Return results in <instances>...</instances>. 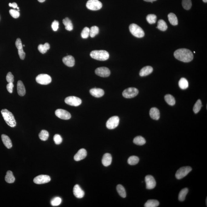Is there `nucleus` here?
Wrapping results in <instances>:
<instances>
[{
	"label": "nucleus",
	"instance_id": "1",
	"mask_svg": "<svg viewBox=\"0 0 207 207\" xmlns=\"http://www.w3.org/2000/svg\"><path fill=\"white\" fill-rule=\"evenodd\" d=\"M174 55L177 59L185 63L189 62L193 59V54L192 52L186 48L176 50L175 52Z\"/></svg>",
	"mask_w": 207,
	"mask_h": 207
},
{
	"label": "nucleus",
	"instance_id": "2",
	"mask_svg": "<svg viewBox=\"0 0 207 207\" xmlns=\"http://www.w3.org/2000/svg\"><path fill=\"white\" fill-rule=\"evenodd\" d=\"M1 113L7 124L12 127H15L16 125V122L13 114L7 109H2Z\"/></svg>",
	"mask_w": 207,
	"mask_h": 207
},
{
	"label": "nucleus",
	"instance_id": "3",
	"mask_svg": "<svg viewBox=\"0 0 207 207\" xmlns=\"http://www.w3.org/2000/svg\"><path fill=\"white\" fill-rule=\"evenodd\" d=\"M92 58L99 61H106L109 57V53L105 50H94L90 53Z\"/></svg>",
	"mask_w": 207,
	"mask_h": 207
},
{
	"label": "nucleus",
	"instance_id": "4",
	"mask_svg": "<svg viewBox=\"0 0 207 207\" xmlns=\"http://www.w3.org/2000/svg\"><path fill=\"white\" fill-rule=\"evenodd\" d=\"M129 31L134 36L137 38H142L144 36L145 33L143 29L136 24H132L129 26Z\"/></svg>",
	"mask_w": 207,
	"mask_h": 207
},
{
	"label": "nucleus",
	"instance_id": "5",
	"mask_svg": "<svg viewBox=\"0 0 207 207\" xmlns=\"http://www.w3.org/2000/svg\"><path fill=\"white\" fill-rule=\"evenodd\" d=\"M88 9L92 11H97L100 10L103 6V4L98 0H89L86 4Z\"/></svg>",
	"mask_w": 207,
	"mask_h": 207
},
{
	"label": "nucleus",
	"instance_id": "6",
	"mask_svg": "<svg viewBox=\"0 0 207 207\" xmlns=\"http://www.w3.org/2000/svg\"><path fill=\"white\" fill-rule=\"evenodd\" d=\"M192 169V168L189 166L182 167L177 171L175 176L177 179H182L186 176Z\"/></svg>",
	"mask_w": 207,
	"mask_h": 207
},
{
	"label": "nucleus",
	"instance_id": "7",
	"mask_svg": "<svg viewBox=\"0 0 207 207\" xmlns=\"http://www.w3.org/2000/svg\"><path fill=\"white\" fill-rule=\"evenodd\" d=\"M36 80L40 84L47 85L51 83V78L48 74H40L37 76Z\"/></svg>",
	"mask_w": 207,
	"mask_h": 207
},
{
	"label": "nucleus",
	"instance_id": "8",
	"mask_svg": "<svg viewBox=\"0 0 207 207\" xmlns=\"http://www.w3.org/2000/svg\"><path fill=\"white\" fill-rule=\"evenodd\" d=\"M139 93V90L135 87H129L123 90V95L126 98H131L136 97Z\"/></svg>",
	"mask_w": 207,
	"mask_h": 207
},
{
	"label": "nucleus",
	"instance_id": "9",
	"mask_svg": "<svg viewBox=\"0 0 207 207\" xmlns=\"http://www.w3.org/2000/svg\"><path fill=\"white\" fill-rule=\"evenodd\" d=\"M119 118L117 116H114L109 118L106 123V127L109 129L116 128L118 126Z\"/></svg>",
	"mask_w": 207,
	"mask_h": 207
},
{
	"label": "nucleus",
	"instance_id": "10",
	"mask_svg": "<svg viewBox=\"0 0 207 207\" xmlns=\"http://www.w3.org/2000/svg\"><path fill=\"white\" fill-rule=\"evenodd\" d=\"M65 103L69 105L74 106H80L82 103V100L79 97L75 96H69L64 100Z\"/></svg>",
	"mask_w": 207,
	"mask_h": 207
},
{
	"label": "nucleus",
	"instance_id": "11",
	"mask_svg": "<svg viewBox=\"0 0 207 207\" xmlns=\"http://www.w3.org/2000/svg\"><path fill=\"white\" fill-rule=\"evenodd\" d=\"M55 113L57 117L63 120H68L71 118V115L70 113L64 109H57Z\"/></svg>",
	"mask_w": 207,
	"mask_h": 207
},
{
	"label": "nucleus",
	"instance_id": "12",
	"mask_svg": "<svg viewBox=\"0 0 207 207\" xmlns=\"http://www.w3.org/2000/svg\"><path fill=\"white\" fill-rule=\"evenodd\" d=\"M51 180L50 176L47 175H40L36 177L34 179V183L37 184H43L47 183Z\"/></svg>",
	"mask_w": 207,
	"mask_h": 207
},
{
	"label": "nucleus",
	"instance_id": "13",
	"mask_svg": "<svg viewBox=\"0 0 207 207\" xmlns=\"http://www.w3.org/2000/svg\"><path fill=\"white\" fill-rule=\"evenodd\" d=\"M146 188L148 189H152L155 188L156 185V181L152 175H148L145 178Z\"/></svg>",
	"mask_w": 207,
	"mask_h": 207
},
{
	"label": "nucleus",
	"instance_id": "14",
	"mask_svg": "<svg viewBox=\"0 0 207 207\" xmlns=\"http://www.w3.org/2000/svg\"><path fill=\"white\" fill-rule=\"evenodd\" d=\"M95 72L97 75L102 77H107L110 76V71L107 67H101L96 69Z\"/></svg>",
	"mask_w": 207,
	"mask_h": 207
},
{
	"label": "nucleus",
	"instance_id": "15",
	"mask_svg": "<svg viewBox=\"0 0 207 207\" xmlns=\"http://www.w3.org/2000/svg\"><path fill=\"white\" fill-rule=\"evenodd\" d=\"M74 196L77 198H82L84 196V192L78 185H75L73 189Z\"/></svg>",
	"mask_w": 207,
	"mask_h": 207
},
{
	"label": "nucleus",
	"instance_id": "16",
	"mask_svg": "<svg viewBox=\"0 0 207 207\" xmlns=\"http://www.w3.org/2000/svg\"><path fill=\"white\" fill-rule=\"evenodd\" d=\"M87 152L85 149H82L78 150L74 156V159L76 161H79L84 159L87 156Z\"/></svg>",
	"mask_w": 207,
	"mask_h": 207
},
{
	"label": "nucleus",
	"instance_id": "17",
	"mask_svg": "<svg viewBox=\"0 0 207 207\" xmlns=\"http://www.w3.org/2000/svg\"><path fill=\"white\" fill-rule=\"evenodd\" d=\"M63 62L66 66L68 67H73L75 64L74 57L71 55H68L63 58Z\"/></svg>",
	"mask_w": 207,
	"mask_h": 207
},
{
	"label": "nucleus",
	"instance_id": "18",
	"mask_svg": "<svg viewBox=\"0 0 207 207\" xmlns=\"http://www.w3.org/2000/svg\"><path fill=\"white\" fill-rule=\"evenodd\" d=\"M112 157L110 153H106L103 155L102 162L104 166H108L112 163Z\"/></svg>",
	"mask_w": 207,
	"mask_h": 207
},
{
	"label": "nucleus",
	"instance_id": "19",
	"mask_svg": "<svg viewBox=\"0 0 207 207\" xmlns=\"http://www.w3.org/2000/svg\"><path fill=\"white\" fill-rule=\"evenodd\" d=\"M90 94L96 97H102L104 94V90L100 88H93L90 90Z\"/></svg>",
	"mask_w": 207,
	"mask_h": 207
},
{
	"label": "nucleus",
	"instance_id": "20",
	"mask_svg": "<svg viewBox=\"0 0 207 207\" xmlns=\"http://www.w3.org/2000/svg\"><path fill=\"white\" fill-rule=\"evenodd\" d=\"M150 116L154 120H159L160 117L159 110L156 107L152 108L150 111Z\"/></svg>",
	"mask_w": 207,
	"mask_h": 207
},
{
	"label": "nucleus",
	"instance_id": "21",
	"mask_svg": "<svg viewBox=\"0 0 207 207\" xmlns=\"http://www.w3.org/2000/svg\"><path fill=\"white\" fill-rule=\"evenodd\" d=\"M17 90L19 96H23L25 95L26 93L25 86L21 80H18L17 83Z\"/></svg>",
	"mask_w": 207,
	"mask_h": 207
},
{
	"label": "nucleus",
	"instance_id": "22",
	"mask_svg": "<svg viewBox=\"0 0 207 207\" xmlns=\"http://www.w3.org/2000/svg\"><path fill=\"white\" fill-rule=\"evenodd\" d=\"M153 71V69L150 66H146L143 67L141 70L140 72V74L141 77H145L150 74Z\"/></svg>",
	"mask_w": 207,
	"mask_h": 207
},
{
	"label": "nucleus",
	"instance_id": "23",
	"mask_svg": "<svg viewBox=\"0 0 207 207\" xmlns=\"http://www.w3.org/2000/svg\"><path fill=\"white\" fill-rule=\"evenodd\" d=\"M3 143L8 149H9L12 147V144L11 139L8 136L5 134H2L1 136Z\"/></svg>",
	"mask_w": 207,
	"mask_h": 207
},
{
	"label": "nucleus",
	"instance_id": "24",
	"mask_svg": "<svg viewBox=\"0 0 207 207\" xmlns=\"http://www.w3.org/2000/svg\"><path fill=\"white\" fill-rule=\"evenodd\" d=\"M63 24L65 26L66 30L68 31H71L73 30V25L72 21L68 18L67 17L63 20Z\"/></svg>",
	"mask_w": 207,
	"mask_h": 207
},
{
	"label": "nucleus",
	"instance_id": "25",
	"mask_svg": "<svg viewBox=\"0 0 207 207\" xmlns=\"http://www.w3.org/2000/svg\"><path fill=\"white\" fill-rule=\"evenodd\" d=\"M5 180L8 183H12L15 182V178L12 172L8 171L7 172L5 176Z\"/></svg>",
	"mask_w": 207,
	"mask_h": 207
},
{
	"label": "nucleus",
	"instance_id": "26",
	"mask_svg": "<svg viewBox=\"0 0 207 207\" xmlns=\"http://www.w3.org/2000/svg\"><path fill=\"white\" fill-rule=\"evenodd\" d=\"M168 18L170 24L172 25H176L178 24V20L176 16L174 14L171 13L168 15Z\"/></svg>",
	"mask_w": 207,
	"mask_h": 207
},
{
	"label": "nucleus",
	"instance_id": "27",
	"mask_svg": "<svg viewBox=\"0 0 207 207\" xmlns=\"http://www.w3.org/2000/svg\"><path fill=\"white\" fill-rule=\"evenodd\" d=\"M50 48V45L48 43H46L44 44H40L38 48L39 51L42 54H45Z\"/></svg>",
	"mask_w": 207,
	"mask_h": 207
},
{
	"label": "nucleus",
	"instance_id": "28",
	"mask_svg": "<svg viewBox=\"0 0 207 207\" xmlns=\"http://www.w3.org/2000/svg\"><path fill=\"white\" fill-rule=\"evenodd\" d=\"M165 101L169 105L172 106L174 105L175 104V98L172 95L168 94L165 96Z\"/></svg>",
	"mask_w": 207,
	"mask_h": 207
},
{
	"label": "nucleus",
	"instance_id": "29",
	"mask_svg": "<svg viewBox=\"0 0 207 207\" xmlns=\"http://www.w3.org/2000/svg\"><path fill=\"white\" fill-rule=\"evenodd\" d=\"M133 142L135 144L139 145V146H142L146 143V140L142 136H139L134 138Z\"/></svg>",
	"mask_w": 207,
	"mask_h": 207
},
{
	"label": "nucleus",
	"instance_id": "30",
	"mask_svg": "<svg viewBox=\"0 0 207 207\" xmlns=\"http://www.w3.org/2000/svg\"><path fill=\"white\" fill-rule=\"evenodd\" d=\"M159 202L155 199H150L145 203V207H156L159 206Z\"/></svg>",
	"mask_w": 207,
	"mask_h": 207
},
{
	"label": "nucleus",
	"instance_id": "31",
	"mask_svg": "<svg viewBox=\"0 0 207 207\" xmlns=\"http://www.w3.org/2000/svg\"><path fill=\"white\" fill-rule=\"evenodd\" d=\"M188 189L187 188H185L181 190L178 196V199L180 201L185 200V198L188 193Z\"/></svg>",
	"mask_w": 207,
	"mask_h": 207
},
{
	"label": "nucleus",
	"instance_id": "32",
	"mask_svg": "<svg viewBox=\"0 0 207 207\" xmlns=\"http://www.w3.org/2000/svg\"><path fill=\"white\" fill-rule=\"evenodd\" d=\"M179 87L182 90H185L188 87V82L186 78L182 77L179 80Z\"/></svg>",
	"mask_w": 207,
	"mask_h": 207
},
{
	"label": "nucleus",
	"instance_id": "33",
	"mask_svg": "<svg viewBox=\"0 0 207 207\" xmlns=\"http://www.w3.org/2000/svg\"><path fill=\"white\" fill-rule=\"evenodd\" d=\"M157 28L161 31H165L168 28L167 25L165 21L163 20H160L158 21Z\"/></svg>",
	"mask_w": 207,
	"mask_h": 207
},
{
	"label": "nucleus",
	"instance_id": "34",
	"mask_svg": "<svg viewBox=\"0 0 207 207\" xmlns=\"http://www.w3.org/2000/svg\"><path fill=\"white\" fill-rule=\"evenodd\" d=\"M117 190L118 193L122 198H125L126 196V190L124 187L121 185H118L117 186Z\"/></svg>",
	"mask_w": 207,
	"mask_h": 207
},
{
	"label": "nucleus",
	"instance_id": "35",
	"mask_svg": "<svg viewBox=\"0 0 207 207\" xmlns=\"http://www.w3.org/2000/svg\"><path fill=\"white\" fill-rule=\"evenodd\" d=\"M139 158L136 156H130L128 159V163L131 165H134L137 164L139 163Z\"/></svg>",
	"mask_w": 207,
	"mask_h": 207
},
{
	"label": "nucleus",
	"instance_id": "36",
	"mask_svg": "<svg viewBox=\"0 0 207 207\" xmlns=\"http://www.w3.org/2000/svg\"><path fill=\"white\" fill-rule=\"evenodd\" d=\"M99 32V28L96 26H93L90 29V35L92 38L96 36Z\"/></svg>",
	"mask_w": 207,
	"mask_h": 207
},
{
	"label": "nucleus",
	"instance_id": "37",
	"mask_svg": "<svg viewBox=\"0 0 207 207\" xmlns=\"http://www.w3.org/2000/svg\"><path fill=\"white\" fill-rule=\"evenodd\" d=\"M202 102L201 100H198L196 103L193 108V110L195 113H197L200 110L202 107Z\"/></svg>",
	"mask_w": 207,
	"mask_h": 207
},
{
	"label": "nucleus",
	"instance_id": "38",
	"mask_svg": "<svg viewBox=\"0 0 207 207\" xmlns=\"http://www.w3.org/2000/svg\"><path fill=\"white\" fill-rule=\"evenodd\" d=\"M39 137L41 140H47L49 137L48 132L47 130H42L39 134Z\"/></svg>",
	"mask_w": 207,
	"mask_h": 207
},
{
	"label": "nucleus",
	"instance_id": "39",
	"mask_svg": "<svg viewBox=\"0 0 207 207\" xmlns=\"http://www.w3.org/2000/svg\"><path fill=\"white\" fill-rule=\"evenodd\" d=\"M182 6L185 9L188 10L192 6V2L191 0H182Z\"/></svg>",
	"mask_w": 207,
	"mask_h": 207
},
{
	"label": "nucleus",
	"instance_id": "40",
	"mask_svg": "<svg viewBox=\"0 0 207 207\" xmlns=\"http://www.w3.org/2000/svg\"><path fill=\"white\" fill-rule=\"evenodd\" d=\"M156 16L154 14H149L146 17V20L150 24H155L156 21Z\"/></svg>",
	"mask_w": 207,
	"mask_h": 207
},
{
	"label": "nucleus",
	"instance_id": "41",
	"mask_svg": "<svg viewBox=\"0 0 207 207\" xmlns=\"http://www.w3.org/2000/svg\"><path fill=\"white\" fill-rule=\"evenodd\" d=\"M90 29L88 27H86L83 29L81 33V37L85 39L88 38L90 35Z\"/></svg>",
	"mask_w": 207,
	"mask_h": 207
},
{
	"label": "nucleus",
	"instance_id": "42",
	"mask_svg": "<svg viewBox=\"0 0 207 207\" xmlns=\"http://www.w3.org/2000/svg\"><path fill=\"white\" fill-rule=\"evenodd\" d=\"M61 202V198L58 197L54 198V199H52L51 201V205L53 206H58V205H60Z\"/></svg>",
	"mask_w": 207,
	"mask_h": 207
},
{
	"label": "nucleus",
	"instance_id": "43",
	"mask_svg": "<svg viewBox=\"0 0 207 207\" xmlns=\"http://www.w3.org/2000/svg\"><path fill=\"white\" fill-rule=\"evenodd\" d=\"M54 140L56 144L59 145L61 143L63 139L61 136L59 134H55L54 137Z\"/></svg>",
	"mask_w": 207,
	"mask_h": 207
},
{
	"label": "nucleus",
	"instance_id": "44",
	"mask_svg": "<svg viewBox=\"0 0 207 207\" xmlns=\"http://www.w3.org/2000/svg\"><path fill=\"white\" fill-rule=\"evenodd\" d=\"M9 13L10 15L14 18H16L19 17V12L16 10L11 9L9 11Z\"/></svg>",
	"mask_w": 207,
	"mask_h": 207
},
{
	"label": "nucleus",
	"instance_id": "45",
	"mask_svg": "<svg viewBox=\"0 0 207 207\" xmlns=\"http://www.w3.org/2000/svg\"><path fill=\"white\" fill-rule=\"evenodd\" d=\"M6 80L8 83H13L14 81V77L11 72H8L6 76Z\"/></svg>",
	"mask_w": 207,
	"mask_h": 207
},
{
	"label": "nucleus",
	"instance_id": "46",
	"mask_svg": "<svg viewBox=\"0 0 207 207\" xmlns=\"http://www.w3.org/2000/svg\"><path fill=\"white\" fill-rule=\"evenodd\" d=\"M15 45L18 50L23 49V46L21 39L19 38L17 39L15 42Z\"/></svg>",
	"mask_w": 207,
	"mask_h": 207
},
{
	"label": "nucleus",
	"instance_id": "47",
	"mask_svg": "<svg viewBox=\"0 0 207 207\" xmlns=\"http://www.w3.org/2000/svg\"><path fill=\"white\" fill-rule=\"evenodd\" d=\"M51 27L54 31H57L59 27V22L57 21H53L51 24Z\"/></svg>",
	"mask_w": 207,
	"mask_h": 207
},
{
	"label": "nucleus",
	"instance_id": "48",
	"mask_svg": "<svg viewBox=\"0 0 207 207\" xmlns=\"http://www.w3.org/2000/svg\"><path fill=\"white\" fill-rule=\"evenodd\" d=\"M18 54L21 60H24L25 59V54L23 49H22L18 50Z\"/></svg>",
	"mask_w": 207,
	"mask_h": 207
},
{
	"label": "nucleus",
	"instance_id": "49",
	"mask_svg": "<svg viewBox=\"0 0 207 207\" xmlns=\"http://www.w3.org/2000/svg\"><path fill=\"white\" fill-rule=\"evenodd\" d=\"M14 87V85L13 83H8L7 85V89L8 92L10 93H12L13 89Z\"/></svg>",
	"mask_w": 207,
	"mask_h": 207
},
{
	"label": "nucleus",
	"instance_id": "50",
	"mask_svg": "<svg viewBox=\"0 0 207 207\" xmlns=\"http://www.w3.org/2000/svg\"><path fill=\"white\" fill-rule=\"evenodd\" d=\"M8 5H9L10 7H12V8H17V7H18L17 4L15 2H13L12 3H10Z\"/></svg>",
	"mask_w": 207,
	"mask_h": 207
},
{
	"label": "nucleus",
	"instance_id": "51",
	"mask_svg": "<svg viewBox=\"0 0 207 207\" xmlns=\"http://www.w3.org/2000/svg\"><path fill=\"white\" fill-rule=\"evenodd\" d=\"M143 1H146V2L153 3L154 1H156V0H143Z\"/></svg>",
	"mask_w": 207,
	"mask_h": 207
},
{
	"label": "nucleus",
	"instance_id": "52",
	"mask_svg": "<svg viewBox=\"0 0 207 207\" xmlns=\"http://www.w3.org/2000/svg\"><path fill=\"white\" fill-rule=\"evenodd\" d=\"M38 2H44V1H45V0H38Z\"/></svg>",
	"mask_w": 207,
	"mask_h": 207
},
{
	"label": "nucleus",
	"instance_id": "53",
	"mask_svg": "<svg viewBox=\"0 0 207 207\" xmlns=\"http://www.w3.org/2000/svg\"><path fill=\"white\" fill-rule=\"evenodd\" d=\"M204 2L206 3L207 2V0H202Z\"/></svg>",
	"mask_w": 207,
	"mask_h": 207
}]
</instances>
